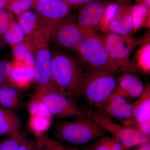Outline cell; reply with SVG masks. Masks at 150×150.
I'll use <instances>...</instances> for the list:
<instances>
[{"instance_id": "obj_38", "label": "cell", "mask_w": 150, "mask_h": 150, "mask_svg": "<svg viewBox=\"0 0 150 150\" xmlns=\"http://www.w3.org/2000/svg\"><path fill=\"white\" fill-rule=\"evenodd\" d=\"M145 5H146L149 8L150 6V0H145Z\"/></svg>"}, {"instance_id": "obj_21", "label": "cell", "mask_w": 150, "mask_h": 150, "mask_svg": "<svg viewBox=\"0 0 150 150\" xmlns=\"http://www.w3.org/2000/svg\"><path fill=\"white\" fill-rule=\"evenodd\" d=\"M115 137H103L86 150H125Z\"/></svg>"}, {"instance_id": "obj_8", "label": "cell", "mask_w": 150, "mask_h": 150, "mask_svg": "<svg viewBox=\"0 0 150 150\" xmlns=\"http://www.w3.org/2000/svg\"><path fill=\"white\" fill-rule=\"evenodd\" d=\"M125 36L110 32L103 39L110 59L119 71L122 72H132L134 70L129 60L133 45L131 40Z\"/></svg>"}, {"instance_id": "obj_29", "label": "cell", "mask_w": 150, "mask_h": 150, "mask_svg": "<svg viewBox=\"0 0 150 150\" xmlns=\"http://www.w3.org/2000/svg\"><path fill=\"white\" fill-rule=\"evenodd\" d=\"M24 137H8L0 142V150H18Z\"/></svg>"}, {"instance_id": "obj_4", "label": "cell", "mask_w": 150, "mask_h": 150, "mask_svg": "<svg viewBox=\"0 0 150 150\" xmlns=\"http://www.w3.org/2000/svg\"><path fill=\"white\" fill-rule=\"evenodd\" d=\"M83 114L91 118L105 130L113 135L125 149L149 143L150 137L144 136L137 129L118 124L99 110H93L82 105Z\"/></svg>"}, {"instance_id": "obj_15", "label": "cell", "mask_w": 150, "mask_h": 150, "mask_svg": "<svg viewBox=\"0 0 150 150\" xmlns=\"http://www.w3.org/2000/svg\"><path fill=\"white\" fill-rule=\"evenodd\" d=\"M20 117L14 109L0 106V136L22 137Z\"/></svg>"}, {"instance_id": "obj_17", "label": "cell", "mask_w": 150, "mask_h": 150, "mask_svg": "<svg viewBox=\"0 0 150 150\" xmlns=\"http://www.w3.org/2000/svg\"><path fill=\"white\" fill-rule=\"evenodd\" d=\"M34 71L29 67H13L9 77L8 84L14 85L16 86L24 87L34 79Z\"/></svg>"}, {"instance_id": "obj_10", "label": "cell", "mask_w": 150, "mask_h": 150, "mask_svg": "<svg viewBox=\"0 0 150 150\" xmlns=\"http://www.w3.org/2000/svg\"><path fill=\"white\" fill-rule=\"evenodd\" d=\"M106 6L100 0H94L83 6L78 16V23L87 35L95 34L100 26Z\"/></svg>"}, {"instance_id": "obj_35", "label": "cell", "mask_w": 150, "mask_h": 150, "mask_svg": "<svg viewBox=\"0 0 150 150\" xmlns=\"http://www.w3.org/2000/svg\"><path fill=\"white\" fill-rule=\"evenodd\" d=\"M70 6H83L94 0H63Z\"/></svg>"}, {"instance_id": "obj_12", "label": "cell", "mask_w": 150, "mask_h": 150, "mask_svg": "<svg viewBox=\"0 0 150 150\" xmlns=\"http://www.w3.org/2000/svg\"><path fill=\"white\" fill-rule=\"evenodd\" d=\"M133 102L112 93L97 108L110 118L122 121L131 116Z\"/></svg>"}, {"instance_id": "obj_14", "label": "cell", "mask_w": 150, "mask_h": 150, "mask_svg": "<svg viewBox=\"0 0 150 150\" xmlns=\"http://www.w3.org/2000/svg\"><path fill=\"white\" fill-rule=\"evenodd\" d=\"M144 88L142 80L137 76L131 72H123L117 78V84L113 93L130 100L138 98Z\"/></svg>"}, {"instance_id": "obj_6", "label": "cell", "mask_w": 150, "mask_h": 150, "mask_svg": "<svg viewBox=\"0 0 150 150\" xmlns=\"http://www.w3.org/2000/svg\"><path fill=\"white\" fill-rule=\"evenodd\" d=\"M33 97L47 108L53 116L65 118L83 115L73 97L62 93L58 87L37 88Z\"/></svg>"}, {"instance_id": "obj_19", "label": "cell", "mask_w": 150, "mask_h": 150, "mask_svg": "<svg viewBox=\"0 0 150 150\" xmlns=\"http://www.w3.org/2000/svg\"><path fill=\"white\" fill-rule=\"evenodd\" d=\"M40 20L35 12L28 11L18 16V23L25 34L30 35L34 33L38 26V23Z\"/></svg>"}, {"instance_id": "obj_40", "label": "cell", "mask_w": 150, "mask_h": 150, "mask_svg": "<svg viewBox=\"0 0 150 150\" xmlns=\"http://www.w3.org/2000/svg\"><path fill=\"white\" fill-rule=\"evenodd\" d=\"M39 1V0H33V1H34V3L35 2L37 1Z\"/></svg>"}, {"instance_id": "obj_31", "label": "cell", "mask_w": 150, "mask_h": 150, "mask_svg": "<svg viewBox=\"0 0 150 150\" xmlns=\"http://www.w3.org/2000/svg\"><path fill=\"white\" fill-rule=\"evenodd\" d=\"M29 50L27 45L23 43H19L14 47L13 53L17 59L22 60L24 59L25 55Z\"/></svg>"}, {"instance_id": "obj_30", "label": "cell", "mask_w": 150, "mask_h": 150, "mask_svg": "<svg viewBox=\"0 0 150 150\" xmlns=\"http://www.w3.org/2000/svg\"><path fill=\"white\" fill-rule=\"evenodd\" d=\"M11 15L5 9H0V35H4L11 24Z\"/></svg>"}, {"instance_id": "obj_39", "label": "cell", "mask_w": 150, "mask_h": 150, "mask_svg": "<svg viewBox=\"0 0 150 150\" xmlns=\"http://www.w3.org/2000/svg\"><path fill=\"white\" fill-rule=\"evenodd\" d=\"M35 142H36V141H35ZM33 150H40V148H39V147L37 145L36 143L35 147L34 148V149H33Z\"/></svg>"}, {"instance_id": "obj_27", "label": "cell", "mask_w": 150, "mask_h": 150, "mask_svg": "<svg viewBox=\"0 0 150 150\" xmlns=\"http://www.w3.org/2000/svg\"><path fill=\"white\" fill-rule=\"evenodd\" d=\"M119 9V5L115 3H111L106 6L100 25L102 24L104 27H109L110 23L118 16Z\"/></svg>"}, {"instance_id": "obj_33", "label": "cell", "mask_w": 150, "mask_h": 150, "mask_svg": "<svg viewBox=\"0 0 150 150\" xmlns=\"http://www.w3.org/2000/svg\"><path fill=\"white\" fill-rule=\"evenodd\" d=\"M36 145V142L27 138H23L18 150H33Z\"/></svg>"}, {"instance_id": "obj_28", "label": "cell", "mask_w": 150, "mask_h": 150, "mask_svg": "<svg viewBox=\"0 0 150 150\" xmlns=\"http://www.w3.org/2000/svg\"><path fill=\"white\" fill-rule=\"evenodd\" d=\"M13 67L11 63L8 61H0V86L8 84L9 77Z\"/></svg>"}, {"instance_id": "obj_16", "label": "cell", "mask_w": 150, "mask_h": 150, "mask_svg": "<svg viewBox=\"0 0 150 150\" xmlns=\"http://www.w3.org/2000/svg\"><path fill=\"white\" fill-rule=\"evenodd\" d=\"M21 96L17 89L10 84L0 86V106L14 109L19 107Z\"/></svg>"}, {"instance_id": "obj_18", "label": "cell", "mask_w": 150, "mask_h": 150, "mask_svg": "<svg viewBox=\"0 0 150 150\" xmlns=\"http://www.w3.org/2000/svg\"><path fill=\"white\" fill-rule=\"evenodd\" d=\"M111 33L117 35H128L134 29V21L131 14L118 16L113 20L109 25Z\"/></svg>"}, {"instance_id": "obj_32", "label": "cell", "mask_w": 150, "mask_h": 150, "mask_svg": "<svg viewBox=\"0 0 150 150\" xmlns=\"http://www.w3.org/2000/svg\"><path fill=\"white\" fill-rule=\"evenodd\" d=\"M134 129H137L143 135L150 137V120L138 124Z\"/></svg>"}, {"instance_id": "obj_37", "label": "cell", "mask_w": 150, "mask_h": 150, "mask_svg": "<svg viewBox=\"0 0 150 150\" xmlns=\"http://www.w3.org/2000/svg\"><path fill=\"white\" fill-rule=\"evenodd\" d=\"M141 146L139 148L136 150H150V142Z\"/></svg>"}, {"instance_id": "obj_5", "label": "cell", "mask_w": 150, "mask_h": 150, "mask_svg": "<svg viewBox=\"0 0 150 150\" xmlns=\"http://www.w3.org/2000/svg\"><path fill=\"white\" fill-rule=\"evenodd\" d=\"M77 53L84 69L102 70L117 73L119 71L110 59L104 40L96 34L87 35Z\"/></svg>"}, {"instance_id": "obj_36", "label": "cell", "mask_w": 150, "mask_h": 150, "mask_svg": "<svg viewBox=\"0 0 150 150\" xmlns=\"http://www.w3.org/2000/svg\"><path fill=\"white\" fill-rule=\"evenodd\" d=\"M8 0H0V9L6 8Z\"/></svg>"}, {"instance_id": "obj_11", "label": "cell", "mask_w": 150, "mask_h": 150, "mask_svg": "<svg viewBox=\"0 0 150 150\" xmlns=\"http://www.w3.org/2000/svg\"><path fill=\"white\" fill-rule=\"evenodd\" d=\"M35 55L34 79L37 88L58 87L54 83L51 74V54L46 46L38 48Z\"/></svg>"}, {"instance_id": "obj_2", "label": "cell", "mask_w": 150, "mask_h": 150, "mask_svg": "<svg viewBox=\"0 0 150 150\" xmlns=\"http://www.w3.org/2000/svg\"><path fill=\"white\" fill-rule=\"evenodd\" d=\"M106 133L95 121L83 115L76 117L73 121L57 122L54 134L61 143L79 146L104 137Z\"/></svg>"}, {"instance_id": "obj_13", "label": "cell", "mask_w": 150, "mask_h": 150, "mask_svg": "<svg viewBox=\"0 0 150 150\" xmlns=\"http://www.w3.org/2000/svg\"><path fill=\"white\" fill-rule=\"evenodd\" d=\"M150 120V87H145L138 99L133 102L131 116L121 121L123 126L135 128L138 124Z\"/></svg>"}, {"instance_id": "obj_22", "label": "cell", "mask_w": 150, "mask_h": 150, "mask_svg": "<svg viewBox=\"0 0 150 150\" xmlns=\"http://www.w3.org/2000/svg\"><path fill=\"white\" fill-rule=\"evenodd\" d=\"M43 113L40 112L36 117L30 119V125L31 129L34 131L35 136H37L48 129L51 123V116L50 113L46 112L40 110Z\"/></svg>"}, {"instance_id": "obj_26", "label": "cell", "mask_w": 150, "mask_h": 150, "mask_svg": "<svg viewBox=\"0 0 150 150\" xmlns=\"http://www.w3.org/2000/svg\"><path fill=\"white\" fill-rule=\"evenodd\" d=\"M150 45L148 43L142 47L138 60V67L146 74H149L150 71Z\"/></svg>"}, {"instance_id": "obj_9", "label": "cell", "mask_w": 150, "mask_h": 150, "mask_svg": "<svg viewBox=\"0 0 150 150\" xmlns=\"http://www.w3.org/2000/svg\"><path fill=\"white\" fill-rule=\"evenodd\" d=\"M33 5L40 19L51 25V30L67 17L71 10V6L63 0H39Z\"/></svg>"}, {"instance_id": "obj_25", "label": "cell", "mask_w": 150, "mask_h": 150, "mask_svg": "<svg viewBox=\"0 0 150 150\" xmlns=\"http://www.w3.org/2000/svg\"><path fill=\"white\" fill-rule=\"evenodd\" d=\"M149 8L145 4L135 6L133 8L131 14L134 21V29H138L144 23L149 13Z\"/></svg>"}, {"instance_id": "obj_34", "label": "cell", "mask_w": 150, "mask_h": 150, "mask_svg": "<svg viewBox=\"0 0 150 150\" xmlns=\"http://www.w3.org/2000/svg\"><path fill=\"white\" fill-rule=\"evenodd\" d=\"M25 64L27 67L34 70L35 65V55L29 50L24 58Z\"/></svg>"}, {"instance_id": "obj_24", "label": "cell", "mask_w": 150, "mask_h": 150, "mask_svg": "<svg viewBox=\"0 0 150 150\" xmlns=\"http://www.w3.org/2000/svg\"><path fill=\"white\" fill-rule=\"evenodd\" d=\"M33 3V0H8L6 8L19 16L29 10Z\"/></svg>"}, {"instance_id": "obj_7", "label": "cell", "mask_w": 150, "mask_h": 150, "mask_svg": "<svg viewBox=\"0 0 150 150\" xmlns=\"http://www.w3.org/2000/svg\"><path fill=\"white\" fill-rule=\"evenodd\" d=\"M52 40L61 48L77 52L87 35L77 22L67 17L56 24L51 30Z\"/></svg>"}, {"instance_id": "obj_1", "label": "cell", "mask_w": 150, "mask_h": 150, "mask_svg": "<svg viewBox=\"0 0 150 150\" xmlns=\"http://www.w3.org/2000/svg\"><path fill=\"white\" fill-rule=\"evenodd\" d=\"M51 68L53 81L61 92L74 98L81 96L84 70L79 59L56 51L52 55Z\"/></svg>"}, {"instance_id": "obj_3", "label": "cell", "mask_w": 150, "mask_h": 150, "mask_svg": "<svg viewBox=\"0 0 150 150\" xmlns=\"http://www.w3.org/2000/svg\"><path fill=\"white\" fill-rule=\"evenodd\" d=\"M116 73L102 70L85 69L81 96L91 108L97 109L114 91Z\"/></svg>"}, {"instance_id": "obj_23", "label": "cell", "mask_w": 150, "mask_h": 150, "mask_svg": "<svg viewBox=\"0 0 150 150\" xmlns=\"http://www.w3.org/2000/svg\"><path fill=\"white\" fill-rule=\"evenodd\" d=\"M25 35L19 24L16 23H11L4 38L6 42L8 44H18L23 40Z\"/></svg>"}, {"instance_id": "obj_20", "label": "cell", "mask_w": 150, "mask_h": 150, "mask_svg": "<svg viewBox=\"0 0 150 150\" xmlns=\"http://www.w3.org/2000/svg\"><path fill=\"white\" fill-rule=\"evenodd\" d=\"M37 145L40 150H79L68 147L57 140L49 138L43 133L35 136Z\"/></svg>"}]
</instances>
